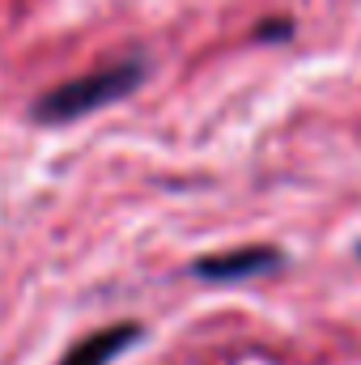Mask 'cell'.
<instances>
[{"instance_id":"3957f363","label":"cell","mask_w":361,"mask_h":365,"mask_svg":"<svg viewBox=\"0 0 361 365\" xmlns=\"http://www.w3.org/2000/svg\"><path fill=\"white\" fill-rule=\"evenodd\" d=\"M141 331L132 327V323H119V327H106V331H93L90 340H81L68 357L60 365H106L115 353H123L132 340H136Z\"/></svg>"},{"instance_id":"7a4b0ae2","label":"cell","mask_w":361,"mask_h":365,"mask_svg":"<svg viewBox=\"0 0 361 365\" xmlns=\"http://www.w3.org/2000/svg\"><path fill=\"white\" fill-rule=\"evenodd\" d=\"M276 264H280V251H272V247H247V251H225V255L195 259L191 272L204 276V280H243V276L272 272Z\"/></svg>"},{"instance_id":"6da1fadb","label":"cell","mask_w":361,"mask_h":365,"mask_svg":"<svg viewBox=\"0 0 361 365\" xmlns=\"http://www.w3.org/2000/svg\"><path fill=\"white\" fill-rule=\"evenodd\" d=\"M145 81V64L141 60H119V64H106V68H93L77 81H64L56 90H47L34 102V119L39 123H68V119H81L98 106H111L119 98L136 90Z\"/></svg>"}]
</instances>
